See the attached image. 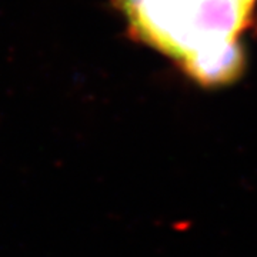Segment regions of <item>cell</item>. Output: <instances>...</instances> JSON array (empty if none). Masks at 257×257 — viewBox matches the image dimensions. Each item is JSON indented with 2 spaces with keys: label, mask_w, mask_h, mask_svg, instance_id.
<instances>
[{
  "label": "cell",
  "mask_w": 257,
  "mask_h": 257,
  "mask_svg": "<svg viewBox=\"0 0 257 257\" xmlns=\"http://www.w3.org/2000/svg\"><path fill=\"white\" fill-rule=\"evenodd\" d=\"M132 35L155 47L194 80L221 84L243 67L240 36L257 0H113Z\"/></svg>",
  "instance_id": "obj_1"
}]
</instances>
